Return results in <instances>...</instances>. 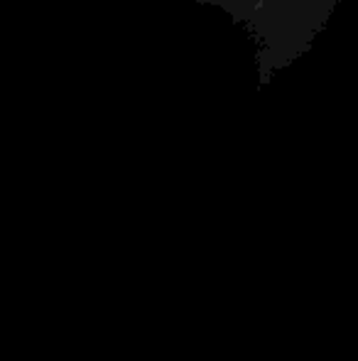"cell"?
<instances>
[{
  "label": "cell",
  "instance_id": "obj_1",
  "mask_svg": "<svg viewBox=\"0 0 358 361\" xmlns=\"http://www.w3.org/2000/svg\"><path fill=\"white\" fill-rule=\"evenodd\" d=\"M219 8L245 30L258 54V86L265 89L305 57L341 0H194Z\"/></svg>",
  "mask_w": 358,
  "mask_h": 361
}]
</instances>
